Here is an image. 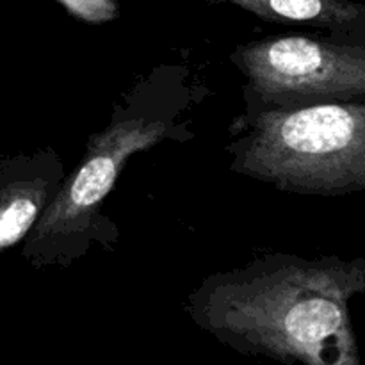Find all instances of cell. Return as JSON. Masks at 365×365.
Returning a JSON list of instances; mask_svg holds the SVG:
<instances>
[{"label": "cell", "mask_w": 365, "mask_h": 365, "mask_svg": "<svg viewBox=\"0 0 365 365\" xmlns=\"http://www.w3.org/2000/svg\"><path fill=\"white\" fill-rule=\"evenodd\" d=\"M227 146L230 170L294 195L346 196L365 189V103L292 109L248 107Z\"/></svg>", "instance_id": "obj_2"}, {"label": "cell", "mask_w": 365, "mask_h": 365, "mask_svg": "<svg viewBox=\"0 0 365 365\" xmlns=\"http://www.w3.org/2000/svg\"><path fill=\"white\" fill-rule=\"evenodd\" d=\"M148 91L143 84L118 107L110 123L88 141L78 166L66 175L63 185L43 210L39 220L24 239L21 255L34 267L63 264L86 253L102 228V203L113 191L128 157L152 148L168 138L180 103L168 98L159 82L148 78Z\"/></svg>", "instance_id": "obj_3"}, {"label": "cell", "mask_w": 365, "mask_h": 365, "mask_svg": "<svg viewBox=\"0 0 365 365\" xmlns=\"http://www.w3.org/2000/svg\"><path fill=\"white\" fill-rule=\"evenodd\" d=\"M66 170L53 150L0 163V253L21 242L63 185Z\"/></svg>", "instance_id": "obj_5"}, {"label": "cell", "mask_w": 365, "mask_h": 365, "mask_svg": "<svg viewBox=\"0 0 365 365\" xmlns=\"http://www.w3.org/2000/svg\"><path fill=\"white\" fill-rule=\"evenodd\" d=\"M364 291L362 259L271 253L205 278L189 312L241 353L284 364L359 365L349 303Z\"/></svg>", "instance_id": "obj_1"}, {"label": "cell", "mask_w": 365, "mask_h": 365, "mask_svg": "<svg viewBox=\"0 0 365 365\" xmlns=\"http://www.w3.org/2000/svg\"><path fill=\"white\" fill-rule=\"evenodd\" d=\"M273 24H302L349 36L364 31L365 7L349 0H228Z\"/></svg>", "instance_id": "obj_6"}, {"label": "cell", "mask_w": 365, "mask_h": 365, "mask_svg": "<svg viewBox=\"0 0 365 365\" xmlns=\"http://www.w3.org/2000/svg\"><path fill=\"white\" fill-rule=\"evenodd\" d=\"M232 61L248 78L252 107L292 109L365 98L364 45L269 36L237 46Z\"/></svg>", "instance_id": "obj_4"}, {"label": "cell", "mask_w": 365, "mask_h": 365, "mask_svg": "<svg viewBox=\"0 0 365 365\" xmlns=\"http://www.w3.org/2000/svg\"><path fill=\"white\" fill-rule=\"evenodd\" d=\"M57 2L71 16L91 25L107 24L120 14L116 0H57Z\"/></svg>", "instance_id": "obj_7"}]
</instances>
